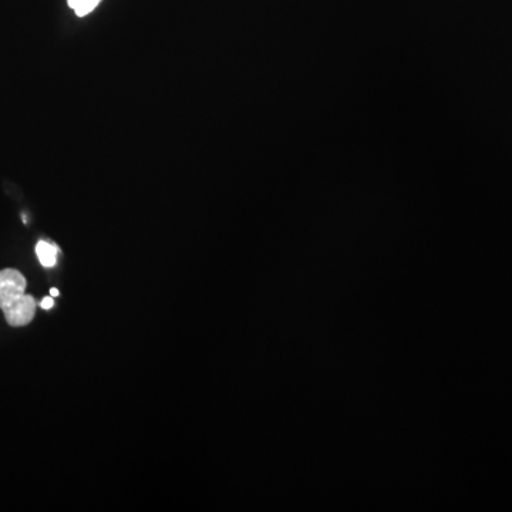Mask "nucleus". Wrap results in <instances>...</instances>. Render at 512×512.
Returning a JSON list of instances; mask_svg holds the SVG:
<instances>
[{
    "label": "nucleus",
    "mask_w": 512,
    "mask_h": 512,
    "mask_svg": "<svg viewBox=\"0 0 512 512\" xmlns=\"http://www.w3.org/2000/svg\"><path fill=\"white\" fill-rule=\"evenodd\" d=\"M26 279L18 269L0 271V309L13 328L29 325L35 318L36 301L26 295Z\"/></svg>",
    "instance_id": "1"
},
{
    "label": "nucleus",
    "mask_w": 512,
    "mask_h": 512,
    "mask_svg": "<svg viewBox=\"0 0 512 512\" xmlns=\"http://www.w3.org/2000/svg\"><path fill=\"white\" fill-rule=\"evenodd\" d=\"M57 249L56 245L50 242L39 241L36 245V255L39 258L40 264L45 268H53L57 264Z\"/></svg>",
    "instance_id": "2"
},
{
    "label": "nucleus",
    "mask_w": 512,
    "mask_h": 512,
    "mask_svg": "<svg viewBox=\"0 0 512 512\" xmlns=\"http://www.w3.org/2000/svg\"><path fill=\"white\" fill-rule=\"evenodd\" d=\"M100 2L101 0H67L70 8L76 12L79 18L90 15L100 5Z\"/></svg>",
    "instance_id": "3"
},
{
    "label": "nucleus",
    "mask_w": 512,
    "mask_h": 512,
    "mask_svg": "<svg viewBox=\"0 0 512 512\" xmlns=\"http://www.w3.org/2000/svg\"><path fill=\"white\" fill-rule=\"evenodd\" d=\"M53 305H55V302H53V298H45L43 299L42 302H40V308L46 309V311L52 309Z\"/></svg>",
    "instance_id": "4"
},
{
    "label": "nucleus",
    "mask_w": 512,
    "mask_h": 512,
    "mask_svg": "<svg viewBox=\"0 0 512 512\" xmlns=\"http://www.w3.org/2000/svg\"><path fill=\"white\" fill-rule=\"evenodd\" d=\"M50 295L57 296V295H59V291H57L56 288L50 289Z\"/></svg>",
    "instance_id": "5"
}]
</instances>
